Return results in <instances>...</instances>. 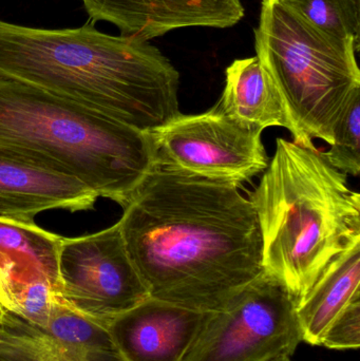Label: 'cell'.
<instances>
[{
	"mask_svg": "<svg viewBox=\"0 0 360 361\" xmlns=\"http://www.w3.org/2000/svg\"><path fill=\"white\" fill-rule=\"evenodd\" d=\"M239 187L159 165L148 173L118 223L150 298L221 312L263 273L257 214Z\"/></svg>",
	"mask_w": 360,
	"mask_h": 361,
	"instance_id": "obj_1",
	"label": "cell"
},
{
	"mask_svg": "<svg viewBox=\"0 0 360 361\" xmlns=\"http://www.w3.org/2000/svg\"><path fill=\"white\" fill-rule=\"evenodd\" d=\"M0 75L143 133H154L181 114L180 74L160 49L91 25L49 30L0 20Z\"/></svg>",
	"mask_w": 360,
	"mask_h": 361,
	"instance_id": "obj_2",
	"label": "cell"
},
{
	"mask_svg": "<svg viewBox=\"0 0 360 361\" xmlns=\"http://www.w3.org/2000/svg\"><path fill=\"white\" fill-rule=\"evenodd\" d=\"M249 197L261 231L263 271L297 305L336 257L360 244V195L317 149L277 140Z\"/></svg>",
	"mask_w": 360,
	"mask_h": 361,
	"instance_id": "obj_3",
	"label": "cell"
},
{
	"mask_svg": "<svg viewBox=\"0 0 360 361\" xmlns=\"http://www.w3.org/2000/svg\"><path fill=\"white\" fill-rule=\"evenodd\" d=\"M0 146L75 178L123 208L156 165L150 133L4 75Z\"/></svg>",
	"mask_w": 360,
	"mask_h": 361,
	"instance_id": "obj_4",
	"label": "cell"
},
{
	"mask_svg": "<svg viewBox=\"0 0 360 361\" xmlns=\"http://www.w3.org/2000/svg\"><path fill=\"white\" fill-rule=\"evenodd\" d=\"M256 56L285 104L297 145H331L351 101L360 94V44L313 25L280 0H261L254 29Z\"/></svg>",
	"mask_w": 360,
	"mask_h": 361,
	"instance_id": "obj_5",
	"label": "cell"
},
{
	"mask_svg": "<svg viewBox=\"0 0 360 361\" xmlns=\"http://www.w3.org/2000/svg\"><path fill=\"white\" fill-rule=\"evenodd\" d=\"M297 303L263 271L228 309L205 314L181 361H277L302 341Z\"/></svg>",
	"mask_w": 360,
	"mask_h": 361,
	"instance_id": "obj_6",
	"label": "cell"
},
{
	"mask_svg": "<svg viewBox=\"0 0 360 361\" xmlns=\"http://www.w3.org/2000/svg\"><path fill=\"white\" fill-rule=\"evenodd\" d=\"M261 129L211 108L150 133L159 166L241 186L268 169Z\"/></svg>",
	"mask_w": 360,
	"mask_h": 361,
	"instance_id": "obj_7",
	"label": "cell"
},
{
	"mask_svg": "<svg viewBox=\"0 0 360 361\" xmlns=\"http://www.w3.org/2000/svg\"><path fill=\"white\" fill-rule=\"evenodd\" d=\"M58 278L63 303L105 326L149 298L118 223L85 237L63 238Z\"/></svg>",
	"mask_w": 360,
	"mask_h": 361,
	"instance_id": "obj_8",
	"label": "cell"
},
{
	"mask_svg": "<svg viewBox=\"0 0 360 361\" xmlns=\"http://www.w3.org/2000/svg\"><path fill=\"white\" fill-rule=\"evenodd\" d=\"M93 21L149 40L185 27L228 29L245 15L241 0H80Z\"/></svg>",
	"mask_w": 360,
	"mask_h": 361,
	"instance_id": "obj_9",
	"label": "cell"
},
{
	"mask_svg": "<svg viewBox=\"0 0 360 361\" xmlns=\"http://www.w3.org/2000/svg\"><path fill=\"white\" fill-rule=\"evenodd\" d=\"M97 195L75 178L0 146V219L34 225L51 209H90Z\"/></svg>",
	"mask_w": 360,
	"mask_h": 361,
	"instance_id": "obj_10",
	"label": "cell"
},
{
	"mask_svg": "<svg viewBox=\"0 0 360 361\" xmlns=\"http://www.w3.org/2000/svg\"><path fill=\"white\" fill-rule=\"evenodd\" d=\"M205 314L149 297L107 329L125 361H181Z\"/></svg>",
	"mask_w": 360,
	"mask_h": 361,
	"instance_id": "obj_11",
	"label": "cell"
},
{
	"mask_svg": "<svg viewBox=\"0 0 360 361\" xmlns=\"http://www.w3.org/2000/svg\"><path fill=\"white\" fill-rule=\"evenodd\" d=\"M61 239L36 224L0 219V307L8 310L16 297L35 282H49L61 293Z\"/></svg>",
	"mask_w": 360,
	"mask_h": 361,
	"instance_id": "obj_12",
	"label": "cell"
},
{
	"mask_svg": "<svg viewBox=\"0 0 360 361\" xmlns=\"http://www.w3.org/2000/svg\"><path fill=\"white\" fill-rule=\"evenodd\" d=\"M359 305L360 244L336 257L298 303L296 314L302 341L321 345L332 324Z\"/></svg>",
	"mask_w": 360,
	"mask_h": 361,
	"instance_id": "obj_13",
	"label": "cell"
},
{
	"mask_svg": "<svg viewBox=\"0 0 360 361\" xmlns=\"http://www.w3.org/2000/svg\"><path fill=\"white\" fill-rule=\"evenodd\" d=\"M215 109L243 124L264 130L292 125L280 94L257 56L236 59L225 72V85Z\"/></svg>",
	"mask_w": 360,
	"mask_h": 361,
	"instance_id": "obj_14",
	"label": "cell"
},
{
	"mask_svg": "<svg viewBox=\"0 0 360 361\" xmlns=\"http://www.w3.org/2000/svg\"><path fill=\"white\" fill-rule=\"evenodd\" d=\"M46 330L80 361H125L107 326L59 301Z\"/></svg>",
	"mask_w": 360,
	"mask_h": 361,
	"instance_id": "obj_15",
	"label": "cell"
},
{
	"mask_svg": "<svg viewBox=\"0 0 360 361\" xmlns=\"http://www.w3.org/2000/svg\"><path fill=\"white\" fill-rule=\"evenodd\" d=\"M0 360L80 361L46 329L0 307Z\"/></svg>",
	"mask_w": 360,
	"mask_h": 361,
	"instance_id": "obj_16",
	"label": "cell"
},
{
	"mask_svg": "<svg viewBox=\"0 0 360 361\" xmlns=\"http://www.w3.org/2000/svg\"><path fill=\"white\" fill-rule=\"evenodd\" d=\"M321 31L360 44V0H280Z\"/></svg>",
	"mask_w": 360,
	"mask_h": 361,
	"instance_id": "obj_17",
	"label": "cell"
},
{
	"mask_svg": "<svg viewBox=\"0 0 360 361\" xmlns=\"http://www.w3.org/2000/svg\"><path fill=\"white\" fill-rule=\"evenodd\" d=\"M323 158L345 175H360V94L351 101L340 118L333 141Z\"/></svg>",
	"mask_w": 360,
	"mask_h": 361,
	"instance_id": "obj_18",
	"label": "cell"
},
{
	"mask_svg": "<svg viewBox=\"0 0 360 361\" xmlns=\"http://www.w3.org/2000/svg\"><path fill=\"white\" fill-rule=\"evenodd\" d=\"M360 345V305L340 316L328 330L321 347L356 350Z\"/></svg>",
	"mask_w": 360,
	"mask_h": 361,
	"instance_id": "obj_19",
	"label": "cell"
},
{
	"mask_svg": "<svg viewBox=\"0 0 360 361\" xmlns=\"http://www.w3.org/2000/svg\"><path fill=\"white\" fill-rule=\"evenodd\" d=\"M277 361H292L291 358H283V360H277Z\"/></svg>",
	"mask_w": 360,
	"mask_h": 361,
	"instance_id": "obj_20",
	"label": "cell"
},
{
	"mask_svg": "<svg viewBox=\"0 0 360 361\" xmlns=\"http://www.w3.org/2000/svg\"><path fill=\"white\" fill-rule=\"evenodd\" d=\"M0 361H1V360H0Z\"/></svg>",
	"mask_w": 360,
	"mask_h": 361,
	"instance_id": "obj_21",
	"label": "cell"
}]
</instances>
